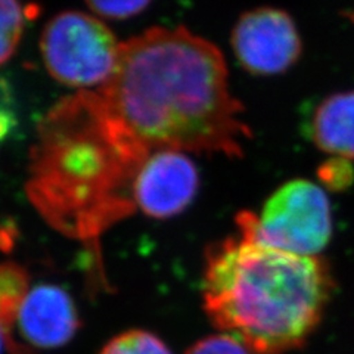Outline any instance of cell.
<instances>
[{"label": "cell", "instance_id": "cell-15", "mask_svg": "<svg viewBox=\"0 0 354 354\" xmlns=\"http://www.w3.org/2000/svg\"><path fill=\"white\" fill-rule=\"evenodd\" d=\"M185 354H250L239 339L229 334L209 335L199 339Z\"/></svg>", "mask_w": 354, "mask_h": 354}, {"label": "cell", "instance_id": "cell-2", "mask_svg": "<svg viewBox=\"0 0 354 354\" xmlns=\"http://www.w3.org/2000/svg\"><path fill=\"white\" fill-rule=\"evenodd\" d=\"M149 153L101 93L82 91L40 121L28 196L50 225L95 239L136 208L133 183Z\"/></svg>", "mask_w": 354, "mask_h": 354}, {"label": "cell", "instance_id": "cell-7", "mask_svg": "<svg viewBox=\"0 0 354 354\" xmlns=\"http://www.w3.org/2000/svg\"><path fill=\"white\" fill-rule=\"evenodd\" d=\"M199 187L195 164L180 151L151 152L133 183V203L143 214L170 218L183 213Z\"/></svg>", "mask_w": 354, "mask_h": 354}, {"label": "cell", "instance_id": "cell-10", "mask_svg": "<svg viewBox=\"0 0 354 354\" xmlns=\"http://www.w3.org/2000/svg\"><path fill=\"white\" fill-rule=\"evenodd\" d=\"M28 290V274L18 264H0V326L6 341H10V329L17 322L19 308L24 303Z\"/></svg>", "mask_w": 354, "mask_h": 354}, {"label": "cell", "instance_id": "cell-4", "mask_svg": "<svg viewBox=\"0 0 354 354\" xmlns=\"http://www.w3.org/2000/svg\"><path fill=\"white\" fill-rule=\"evenodd\" d=\"M241 235L264 247L297 256H316L332 235V214L322 187L297 179L285 183L264 204L261 214L238 216Z\"/></svg>", "mask_w": 354, "mask_h": 354}, {"label": "cell", "instance_id": "cell-17", "mask_svg": "<svg viewBox=\"0 0 354 354\" xmlns=\"http://www.w3.org/2000/svg\"><path fill=\"white\" fill-rule=\"evenodd\" d=\"M6 335H5V332H3V329H2V326H0V353H2V348H3V346L6 344Z\"/></svg>", "mask_w": 354, "mask_h": 354}, {"label": "cell", "instance_id": "cell-3", "mask_svg": "<svg viewBox=\"0 0 354 354\" xmlns=\"http://www.w3.org/2000/svg\"><path fill=\"white\" fill-rule=\"evenodd\" d=\"M334 288L329 266L250 238L208 250L203 298L216 328L257 354L303 347L319 326Z\"/></svg>", "mask_w": 354, "mask_h": 354}, {"label": "cell", "instance_id": "cell-12", "mask_svg": "<svg viewBox=\"0 0 354 354\" xmlns=\"http://www.w3.org/2000/svg\"><path fill=\"white\" fill-rule=\"evenodd\" d=\"M101 354H171V351L157 335L135 329L111 339Z\"/></svg>", "mask_w": 354, "mask_h": 354}, {"label": "cell", "instance_id": "cell-5", "mask_svg": "<svg viewBox=\"0 0 354 354\" xmlns=\"http://www.w3.org/2000/svg\"><path fill=\"white\" fill-rule=\"evenodd\" d=\"M120 46L101 21L82 12L53 17L41 35V55L55 80L71 86H104L113 75Z\"/></svg>", "mask_w": 354, "mask_h": 354}, {"label": "cell", "instance_id": "cell-1", "mask_svg": "<svg viewBox=\"0 0 354 354\" xmlns=\"http://www.w3.org/2000/svg\"><path fill=\"white\" fill-rule=\"evenodd\" d=\"M97 92L151 152L239 157L251 136L223 55L186 28H151L121 43L115 70Z\"/></svg>", "mask_w": 354, "mask_h": 354}, {"label": "cell", "instance_id": "cell-14", "mask_svg": "<svg viewBox=\"0 0 354 354\" xmlns=\"http://www.w3.org/2000/svg\"><path fill=\"white\" fill-rule=\"evenodd\" d=\"M86 2L97 15L111 19H126L147 9L151 0H86Z\"/></svg>", "mask_w": 354, "mask_h": 354}, {"label": "cell", "instance_id": "cell-9", "mask_svg": "<svg viewBox=\"0 0 354 354\" xmlns=\"http://www.w3.org/2000/svg\"><path fill=\"white\" fill-rule=\"evenodd\" d=\"M308 138L315 145L341 158H354V92L325 97L308 121Z\"/></svg>", "mask_w": 354, "mask_h": 354}, {"label": "cell", "instance_id": "cell-6", "mask_svg": "<svg viewBox=\"0 0 354 354\" xmlns=\"http://www.w3.org/2000/svg\"><path fill=\"white\" fill-rule=\"evenodd\" d=\"M232 48L243 70L274 75L290 70L300 59L303 43L294 19L285 10L259 8L238 19Z\"/></svg>", "mask_w": 354, "mask_h": 354}, {"label": "cell", "instance_id": "cell-11", "mask_svg": "<svg viewBox=\"0 0 354 354\" xmlns=\"http://www.w3.org/2000/svg\"><path fill=\"white\" fill-rule=\"evenodd\" d=\"M26 26V10L18 0H0V65L15 53Z\"/></svg>", "mask_w": 354, "mask_h": 354}, {"label": "cell", "instance_id": "cell-16", "mask_svg": "<svg viewBox=\"0 0 354 354\" xmlns=\"http://www.w3.org/2000/svg\"><path fill=\"white\" fill-rule=\"evenodd\" d=\"M15 108L12 95L8 84L0 80V140H3L8 133L15 126Z\"/></svg>", "mask_w": 354, "mask_h": 354}, {"label": "cell", "instance_id": "cell-8", "mask_svg": "<svg viewBox=\"0 0 354 354\" xmlns=\"http://www.w3.org/2000/svg\"><path fill=\"white\" fill-rule=\"evenodd\" d=\"M17 324L22 338L37 348L65 346L80 326L71 297L62 288L48 283L30 290Z\"/></svg>", "mask_w": 354, "mask_h": 354}, {"label": "cell", "instance_id": "cell-13", "mask_svg": "<svg viewBox=\"0 0 354 354\" xmlns=\"http://www.w3.org/2000/svg\"><path fill=\"white\" fill-rule=\"evenodd\" d=\"M319 180L332 191H344L354 183V167L347 158H330L317 170Z\"/></svg>", "mask_w": 354, "mask_h": 354}]
</instances>
